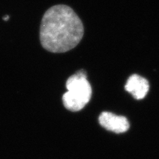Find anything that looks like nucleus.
I'll return each instance as SVG.
<instances>
[{
    "label": "nucleus",
    "instance_id": "5",
    "mask_svg": "<svg viewBox=\"0 0 159 159\" xmlns=\"http://www.w3.org/2000/svg\"><path fill=\"white\" fill-rule=\"evenodd\" d=\"M9 16H6V17H3V19H4V20H6V21H7V20L9 19Z\"/></svg>",
    "mask_w": 159,
    "mask_h": 159
},
{
    "label": "nucleus",
    "instance_id": "2",
    "mask_svg": "<svg viewBox=\"0 0 159 159\" xmlns=\"http://www.w3.org/2000/svg\"><path fill=\"white\" fill-rule=\"evenodd\" d=\"M67 92L63 95L64 106L70 111L81 110L89 102L92 88L85 71L80 70L71 76L66 83Z\"/></svg>",
    "mask_w": 159,
    "mask_h": 159
},
{
    "label": "nucleus",
    "instance_id": "4",
    "mask_svg": "<svg viewBox=\"0 0 159 159\" xmlns=\"http://www.w3.org/2000/svg\"><path fill=\"white\" fill-rule=\"evenodd\" d=\"M125 89L134 98L139 100L147 96L149 90V84L147 79L138 74H133L128 78Z\"/></svg>",
    "mask_w": 159,
    "mask_h": 159
},
{
    "label": "nucleus",
    "instance_id": "3",
    "mask_svg": "<svg viewBox=\"0 0 159 159\" xmlns=\"http://www.w3.org/2000/svg\"><path fill=\"white\" fill-rule=\"evenodd\" d=\"M99 124L106 130L116 133H121L127 131L129 129V123L127 119L121 116L104 111L99 117Z\"/></svg>",
    "mask_w": 159,
    "mask_h": 159
},
{
    "label": "nucleus",
    "instance_id": "1",
    "mask_svg": "<svg viewBox=\"0 0 159 159\" xmlns=\"http://www.w3.org/2000/svg\"><path fill=\"white\" fill-rule=\"evenodd\" d=\"M84 33L83 23L75 11L66 5H56L44 14L40 41L49 52H65L78 45Z\"/></svg>",
    "mask_w": 159,
    "mask_h": 159
}]
</instances>
